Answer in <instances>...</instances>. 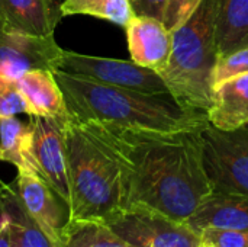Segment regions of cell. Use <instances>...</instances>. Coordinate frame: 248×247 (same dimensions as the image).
<instances>
[{"label": "cell", "instance_id": "cell-1", "mask_svg": "<svg viewBox=\"0 0 248 247\" xmlns=\"http://www.w3.org/2000/svg\"><path fill=\"white\" fill-rule=\"evenodd\" d=\"M89 122L124 163L128 205H144L186 223L214 191L203 166L199 131H140Z\"/></svg>", "mask_w": 248, "mask_h": 247}, {"label": "cell", "instance_id": "cell-2", "mask_svg": "<svg viewBox=\"0 0 248 247\" xmlns=\"http://www.w3.org/2000/svg\"><path fill=\"white\" fill-rule=\"evenodd\" d=\"M71 115L81 122H102L140 131H201L206 114L187 111L171 95H147L61 70L54 71Z\"/></svg>", "mask_w": 248, "mask_h": 247}, {"label": "cell", "instance_id": "cell-3", "mask_svg": "<svg viewBox=\"0 0 248 247\" xmlns=\"http://www.w3.org/2000/svg\"><path fill=\"white\" fill-rule=\"evenodd\" d=\"M71 202L68 220L108 221L128 205L122 160L92 122L65 124Z\"/></svg>", "mask_w": 248, "mask_h": 247}, {"label": "cell", "instance_id": "cell-4", "mask_svg": "<svg viewBox=\"0 0 248 247\" xmlns=\"http://www.w3.org/2000/svg\"><path fill=\"white\" fill-rule=\"evenodd\" d=\"M217 0H202L195 15L174 29L167 67L160 73L173 99L187 111L206 114L212 100Z\"/></svg>", "mask_w": 248, "mask_h": 247}, {"label": "cell", "instance_id": "cell-5", "mask_svg": "<svg viewBox=\"0 0 248 247\" xmlns=\"http://www.w3.org/2000/svg\"><path fill=\"white\" fill-rule=\"evenodd\" d=\"M199 134L212 189L248 197V128L225 131L208 122Z\"/></svg>", "mask_w": 248, "mask_h": 247}, {"label": "cell", "instance_id": "cell-6", "mask_svg": "<svg viewBox=\"0 0 248 247\" xmlns=\"http://www.w3.org/2000/svg\"><path fill=\"white\" fill-rule=\"evenodd\" d=\"M106 224L131 247H199L202 240L187 223L144 205H128Z\"/></svg>", "mask_w": 248, "mask_h": 247}, {"label": "cell", "instance_id": "cell-7", "mask_svg": "<svg viewBox=\"0 0 248 247\" xmlns=\"http://www.w3.org/2000/svg\"><path fill=\"white\" fill-rule=\"evenodd\" d=\"M57 70L147 95H170L158 73L141 67L132 60L87 55L62 49Z\"/></svg>", "mask_w": 248, "mask_h": 247}, {"label": "cell", "instance_id": "cell-8", "mask_svg": "<svg viewBox=\"0 0 248 247\" xmlns=\"http://www.w3.org/2000/svg\"><path fill=\"white\" fill-rule=\"evenodd\" d=\"M62 48L52 36L26 33L0 16V76L19 79L33 68L55 71Z\"/></svg>", "mask_w": 248, "mask_h": 247}, {"label": "cell", "instance_id": "cell-9", "mask_svg": "<svg viewBox=\"0 0 248 247\" xmlns=\"http://www.w3.org/2000/svg\"><path fill=\"white\" fill-rule=\"evenodd\" d=\"M33 138V157L39 175L70 208L71 192L65 148V124L46 118L29 116Z\"/></svg>", "mask_w": 248, "mask_h": 247}, {"label": "cell", "instance_id": "cell-10", "mask_svg": "<svg viewBox=\"0 0 248 247\" xmlns=\"http://www.w3.org/2000/svg\"><path fill=\"white\" fill-rule=\"evenodd\" d=\"M22 207L52 247L58 246L62 229L68 221V207L57 192L35 172L19 170L12 183Z\"/></svg>", "mask_w": 248, "mask_h": 247}, {"label": "cell", "instance_id": "cell-11", "mask_svg": "<svg viewBox=\"0 0 248 247\" xmlns=\"http://www.w3.org/2000/svg\"><path fill=\"white\" fill-rule=\"evenodd\" d=\"M125 31L131 60L160 74L167 67L171 55V31L161 19L151 16H134Z\"/></svg>", "mask_w": 248, "mask_h": 247}, {"label": "cell", "instance_id": "cell-12", "mask_svg": "<svg viewBox=\"0 0 248 247\" xmlns=\"http://www.w3.org/2000/svg\"><path fill=\"white\" fill-rule=\"evenodd\" d=\"M186 223L196 233L205 229L248 231V197L212 191Z\"/></svg>", "mask_w": 248, "mask_h": 247}, {"label": "cell", "instance_id": "cell-13", "mask_svg": "<svg viewBox=\"0 0 248 247\" xmlns=\"http://www.w3.org/2000/svg\"><path fill=\"white\" fill-rule=\"evenodd\" d=\"M0 16L36 36H52L62 19L60 0H0Z\"/></svg>", "mask_w": 248, "mask_h": 247}, {"label": "cell", "instance_id": "cell-14", "mask_svg": "<svg viewBox=\"0 0 248 247\" xmlns=\"http://www.w3.org/2000/svg\"><path fill=\"white\" fill-rule=\"evenodd\" d=\"M16 80L35 115L52 118L62 124H67L74 118L67 106L64 93L55 80L54 71L33 68L23 73Z\"/></svg>", "mask_w": 248, "mask_h": 247}, {"label": "cell", "instance_id": "cell-15", "mask_svg": "<svg viewBox=\"0 0 248 247\" xmlns=\"http://www.w3.org/2000/svg\"><path fill=\"white\" fill-rule=\"evenodd\" d=\"M211 125L219 130H237L248 124V73L230 79L212 89L206 112Z\"/></svg>", "mask_w": 248, "mask_h": 247}, {"label": "cell", "instance_id": "cell-16", "mask_svg": "<svg viewBox=\"0 0 248 247\" xmlns=\"http://www.w3.org/2000/svg\"><path fill=\"white\" fill-rule=\"evenodd\" d=\"M217 57L248 47V0H217Z\"/></svg>", "mask_w": 248, "mask_h": 247}, {"label": "cell", "instance_id": "cell-17", "mask_svg": "<svg viewBox=\"0 0 248 247\" xmlns=\"http://www.w3.org/2000/svg\"><path fill=\"white\" fill-rule=\"evenodd\" d=\"M0 148L3 162L12 163L17 172L28 170L39 175L33 157V138L29 122H22L15 116L0 118Z\"/></svg>", "mask_w": 248, "mask_h": 247}, {"label": "cell", "instance_id": "cell-18", "mask_svg": "<svg viewBox=\"0 0 248 247\" xmlns=\"http://www.w3.org/2000/svg\"><path fill=\"white\" fill-rule=\"evenodd\" d=\"M57 247H131L109 224L99 220H68Z\"/></svg>", "mask_w": 248, "mask_h": 247}, {"label": "cell", "instance_id": "cell-19", "mask_svg": "<svg viewBox=\"0 0 248 247\" xmlns=\"http://www.w3.org/2000/svg\"><path fill=\"white\" fill-rule=\"evenodd\" d=\"M0 210L12 220L16 247H52L46 236L26 214L13 185L4 183L0 186Z\"/></svg>", "mask_w": 248, "mask_h": 247}, {"label": "cell", "instance_id": "cell-20", "mask_svg": "<svg viewBox=\"0 0 248 247\" xmlns=\"http://www.w3.org/2000/svg\"><path fill=\"white\" fill-rule=\"evenodd\" d=\"M61 12L62 16H93L124 28L135 16L129 0H64Z\"/></svg>", "mask_w": 248, "mask_h": 247}, {"label": "cell", "instance_id": "cell-21", "mask_svg": "<svg viewBox=\"0 0 248 247\" xmlns=\"http://www.w3.org/2000/svg\"><path fill=\"white\" fill-rule=\"evenodd\" d=\"M17 114L35 116V112L19 87L17 80L0 76V118H10Z\"/></svg>", "mask_w": 248, "mask_h": 247}, {"label": "cell", "instance_id": "cell-22", "mask_svg": "<svg viewBox=\"0 0 248 247\" xmlns=\"http://www.w3.org/2000/svg\"><path fill=\"white\" fill-rule=\"evenodd\" d=\"M246 73H248V47L218 55L212 70V89Z\"/></svg>", "mask_w": 248, "mask_h": 247}, {"label": "cell", "instance_id": "cell-23", "mask_svg": "<svg viewBox=\"0 0 248 247\" xmlns=\"http://www.w3.org/2000/svg\"><path fill=\"white\" fill-rule=\"evenodd\" d=\"M202 0H167L163 23L169 31H174L185 25L198 10Z\"/></svg>", "mask_w": 248, "mask_h": 247}, {"label": "cell", "instance_id": "cell-24", "mask_svg": "<svg viewBox=\"0 0 248 247\" xmlns=\"http://www.w3.org/2000/svg\"><path fill=\"white\" fill-rule=\"evenodd\" d=\"M203 245L214 247H248V231L228 229H205L201 233Z\"/></svg>", "mask_w": 248, "mask_h": 247}, {"label": "cell", "instance_id": "cell-25", "mask_svg": "<svg viewBox=\"0 0 248 247\" xmlns=\"http://www.w3.org/2000/svg\"><path fill=\"white\" fill-rule=\"evenodd\" d=\"M135 16H151L163 20L167 0H129Z\"/></svg>", "mask_w": 248, "mask_h": 247}, {"label": "cell", "instance_id": "cell-26", "mask_svg": "<svg viewBox=\"0 0 248 247\" xmlns=\"http://www.w3.org/2000/svg\"><path fill=\"white\" fill-rule=\"evenodd\" d=\"M0 247H16L12 220L1 210H0Z\"/></svg>", "mask_w": 248, "mask_h": 247}, {"label": "cell", "instance_id": "cell-27", "mask_svg": "<svg viewBox=\"0 0 248 247\" xmlns=\"http://www.w3.org/2000/svg\"><path fill=\"white\" fill-rule=\"evenodd\" d=\"M0 162H3V156H1V148H0ZM1 185H4V183H3V182H1V179H0V186H1Z\"/></svg>", "mask_w": 248, "mask_h": 247}, {"label": "cell", "instance_id": "cell-28", "mask_svg": "<svg viewBox=\"0 0 248 247\" xmlns=\"http://www.w3.org/2000/svg\"><path fill=\"white\" fill-rule=\"evenodd\" d=\"M199 247H214V246H209V245H203V243H201V246Z\"/></svg>", "mask_w": 248, "mask_h": 247}, {"label": "cell", "instance_id": "cell-29", "mask_svg": "<svg viewBox=\"0 0 248 247\" xmlns=\"http://www.w3.org/2000/svg\"><path fill=\"white\" fill-rule=\"evenodd\" d=\"M244 127H246V128H248V124H247V125H244Z\"/></svg>", "mask_w": 248, "mask_h": 247}]
</instances>
